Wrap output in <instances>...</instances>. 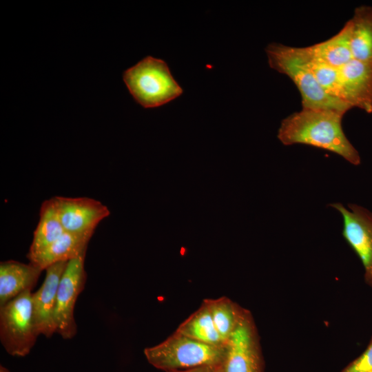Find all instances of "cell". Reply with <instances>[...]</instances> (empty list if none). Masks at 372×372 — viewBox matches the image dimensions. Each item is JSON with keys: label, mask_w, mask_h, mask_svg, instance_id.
<instances>
[{"label": "cell", "mask_w": 372, "mask_h": 372, "mask_svg": "<svg viewBox=\"0 0 372 372\" xmlns=\"http://www.w3.org/2000/svg\"><path fill=\"white\" fill-rule=\"evenodd\" d=\"M342 216V236L360 258L364 268V278L372 287V213L364 207L340 203L329 205Z\"/></svg>", "instance_id": "obj_7"}, {"label": "cell", "mask_w": 372, "mask_h": 372, "mask_svg": "<svg viewBox=\"0 0 372 372\" xmlns=\"http://www.w3.org/2000/svg\"><path fill=\"white\" fill-rule=\"evenodd\" d=\"M68 262L55 263L45 269L41 287L32 293V316L37 335L51 337L56 333L54 313L59 282Z\"/></svg>", "instance_id": "obj_10"}, {"label": "cell", "mask_w": 372, "mask_h": 372, "mask_svg": "<svg viewBox=\"0 0 372 372\" xmlns=\"http://www.w3.org/2000/svg\"><path fill=\"white\" fill-rule=\"evenodd\" d=\"M348 21L353 59L372 65V6L355 8Z\"/></svg>", "instance_id": "obj_14"}, {"label": "cell", "mask_w": 372, "mask_h": 372, "mask_svg": "<svg viewBox=\"0 0 372 372\" xmlns=\"http://www.w3.org/2000/svg\"><path fill=\"white\" fill-rule=\"evenodd\" d=\"M43 270L15 260L0 264V307L27 290H32Z\"/></svg>", "instance_id": "obj_12"}, {"label": "cell", "mask_w": 372, "mask_h": 372, "mask_svg": "<svg viewBox=\"0 0 372 372\" xmlns=\"http://www.w3.org/2000/svg\"><path fill=\"white\" fill-rule=\"evenodd\" d=\"M271 68L287 75L298 89L302 108L330 109L346 113L351 107L329 95L302 63L294 48L271 43L265 48Z\"/></svg>", "instance_id": "obj_4"}, {"label": "cell", "mask_w": 372, "mask_h": 372, "mask_svg": "<svg viewBox=\"0 0 372 372\" xmlns=\"http://www.w3.org/2000/svg\"><path fill=\"white\" fill-rule=\"evenodd\" d=\"M37 337L33 322L32 290L0 307V340L8 353L27 355Z\"/></svg>", "instance_id": "obj_5"}, {"label": "cell", "mask_w": 372, "mask_h": 372, "mask_svg": "<svg viewBox=\"0 0 372 372\" xmlns=\"http://www.w3.org/2000/svg\"><path fill=\"white\" fill-rule=\"evenodd\" d=\"M225 345H211L175 332L157 345L145 348L148 362L158 369L168 371L200 366H220L225 362Z\"/></svg>", "instance_id": "obj_2"}, {"label": "cell", "mask_w": 372, "mask_h": 372, "mask_svg": "<svg viewBox=\"0 0 372 372\" xmlns=\"http://www.w3.org/2000/svg\"><path fill=\"white\" fill-rule=\"evenodd\" d=\"M342 372H372V340L363 353Z\"/></svg>", "instance_id": "obj_20"}, {"label": "cell", "mask_w": 372, "mask_h": 372, "mask_svg": "<svg viewBox=\"0 0 372 372\" xmlns=\"http://www.w3.org/2000/svg\"><path fill=\"white\" fill-rule=\"evenodd\" d=\"M221 366L222 365L218 366L206 365L185 370L173 371L168 372H216L218 368Z\"/></svg>", "instance_id": "obj_21"}, {"label": "cell", "mask_w": 372, "mask_h": 372, "mask_svg": "<svg viewBox=\"0 0 372 372\" xmlns=\"http://www.w3.org/2000/svg\"><path fill=\"white\" fill-rule=\"evenodd\" d=\"M224 372H260L256 338L248 314L242 312L227 344Z\"/></svg>", "instance_id": "obj_9"}, {"label": "cell", "mask_w": 372, "mask_h": 372, "mask_svg": "<svg viewBox=\"0 0 372 372\" xmlns=\"http://www.w3.org/2000/svg\"><path fill=\"white\" fill-rule=\"evenodd\" d=\"M176 331L203 343L225 345L214 325L206 299L194 313L178 326Z\"/></svg>", "instance_id": "obj_16"}, {"label": "cell", "mask_w": 372, "mask_h": 372, "mask_svg": "<svg viewBox=\"0 0 372 372\" xmlns=\"http://www.w3.org/2000/svg\"><path fill=\"white\" fill-rule=\"evenodd\" d=\"M302 63L310 70L321 87L329 95L347 104V96L340 78L338 68L327 64L306 53L302 47H293ZM352 108V107H351Z\"/></svg>", "instance_id": "obj_18"}, {"label": "cell", "mask_w": 372, "mask_h": 372, "mask_svg": "<svg viewBox=\"0 0 372 372\" xmlns=\"http://www.w3.org/2000/svg\"><path fill=\"white\" fill-rule=\"evenodd\" d=\"M123 80L134 101L144 108L160 107L183 92L166 62L151 56L125 70Z\"/></svg>", "instance_id": "obj_3"}, {"label": "cell", "mask_w": 372, "mask_h": 372, "mask_svg": "<svg viewBox=\"0 0 372 372\" xmlns=\"http://www.w3.org/2000/svg\"><path fill=\"white\" fill-rule=\"evenodd\" d=\"M88 235L65 232L57 240L41 251L27 256L30 263L41 270L60 262H68L86 251Z\"/></svg>", "instance_id": "obj_13"}, {"label": "cell", "mask_w": 372, "mask_h": 372, "mask_svg": "<svg viewBox=\"0 0 372 372\" xmlns=\"http://www.w3.org/2000/svg\"><path fill=\"white\" fill-rule=\"evenodd\" d=\"M206 300L217 331L226 344L238 324L242 311L225 296Z\"/></svg>", "instance_id": "obj_19"}, {"label": "cell", "mask_w": 372, "mask_h": 372, "mask_svg": "<svg viewBox=\"0 0 372 372\" xmlns=\"http://www.w3.org/2000/svg\"><path fill=\"white\" fill-rule=\"evenodd\" d=\"M338 72L348 103L372 113V65L353 59Z\"/></svg>", "instance_id": "obj_11"}, {"label": "cell", "mask_w": 372, "mask_h": 372, "mask_svg": "<svg viewBox=\"0 0 372 372\" xmlns=\"http://www.w3.org/2000/svg\"><path fill=\"white\" fill-rule=\"evenodd\" d=\"M65 232L52 198L45 200L40 208L39 220L34 231L27 256L35 254L44 249Z\"/></svg>", "instance_id": "obj_17"}, {"label": "cell", "mask_w": 372, "mask_h": 372, "mask_svg": "<svg viewBox=\"0 0 372 372\" xmlns=\"http://www.w3.org/2000/svg\"><path fill=\"white\" fill-rule=\"evenodd\" d=\"M216 372H224L223 365L220 366Z\"/></svg>", "instance_id": "obj_22"}, {"label": "cell", "mask_w": 372, "mask_h": 372, "mask_svg": "<svg viewBox=\"0 0 372 372\" xmlns=\"http://www.w3.org/2000/svg\"><path fill=\"white\" fill-rule=\"evenodd\" d=\"M52 198L66 232L92 236L99 223L110 214L107 206L91 198L54 196Z\"/></svg>", "instance_id": "obj_8"}, {"label": "cell", "mask_w": 372, "mask_h": 372, "mask_svg": "<svg viewBox=\"0 0 372 372\" xmlns=\"http://www.w3.org/2000/svg\"><path fill=\"white\" fill-rule=\"evenodd\" d=\"M344 114L330 109L302 108L282 120L277 137L284 145L304 144L321 148L358 165L359 153L342 129Z\"/></svg>", "instance_id": "obj_1"}, {"label": "cell", "mask_w": 372, "mask_h": 372, "mask_svg": "<svg viewBox=\"0 0 372 372\" xmlns=\"http://www.w3.org/2000/svg\"><path fill=\"white\" fill-rule=\"evenodd\" d=\"M302 48L309 55L335 68L342 66L353 59L349 21L331 38Z\"/></svg>", "instance_id": "obj_15"}, {"label": "cell", "mask_w": 372, "mask_h": 372, "mask_svg": "<svg viewBox=\"0 0 372 372\" xmlns=\"http://www.w3.org/2000/svg\"><path fill=\"white\" fill-rule=\"evenodd\" d=\"M85 254L86 251L68 262L58 287L54 320L56 333L64 339H70L76 333L74 310L86 282Z\"/></svg>", "instance_id": "obj_6"}]
</instances>
